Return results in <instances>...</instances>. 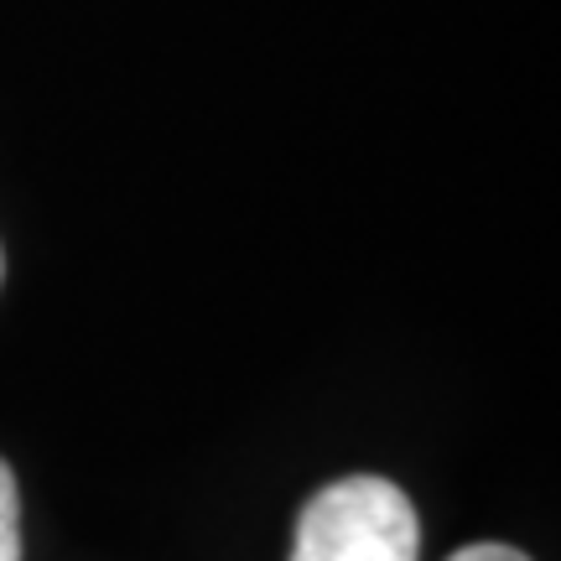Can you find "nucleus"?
Returning a JSON list of instances; mask_svg holds the SVG:
<instances>
[{"label":"nucleus","instance_id":"nucleus-1","mask_svg":"<svg viewBox=\"0 0 561 561\" xmlns=\"http://www.w3.org/2000/svg\"><path fill=\"white\" fill-rule=\"evenodd\" d=\"M421 525L405 489L375 473L328 483L297 520L291 561H416Z\"/></svg>","mask_w":561,"mask_h":561},{"label":"nucleus","instance_id":"nucleus-2","mask_svg":"<svg viewBox=\"0 0 561 561\" xmlns=\"http://www.w3.org/2000/svg\"><path fill=\"white\" fill-rule=\"evenodd\" d=\"M447 561H530V557H525V551H515V546L483 541V546H462V551H453Z\"/></svg>","mask_w":561,"mask_h":561},{"label":"nucleus","instance_id":"nucleus-3","mask_svg":"<svg viewBox=\"0 0 561 561\" xmlns=\"http://www.w3.org/2000/svg\"><path fill=\"white\" fill-rule=\"evenodd\" d=\"M0 520H21V494H16V473L11 462L0 458Z\"/></svg>","mask_w":561,"mask_h":561},{"label":"nucleus","instance_id":"nucleus-4","mask_svg":"<svg viewBox=\"0 0 561 561\" xmlns=\"http://www.w3.org/2000/svg\"><path fill=\"white\" fill-rule=\"evenodd\" d=\"M0 561H21V520H0Z\"/></svg>","mask_w":561,"mask_h":561},{"label":"nucleus","instance_id":"nucleus-5","mask_svg":"<svg viewBox=\"0 0 561 561\" xmlns=\"http://www.w3.org/2000/svg\"><path fill=\"white\" fill-rule=\"evenodd\" d=\"M0 276H5V261H0Z\"/></svg>","mask_w":561,"mask_h":561}]
</instances>
